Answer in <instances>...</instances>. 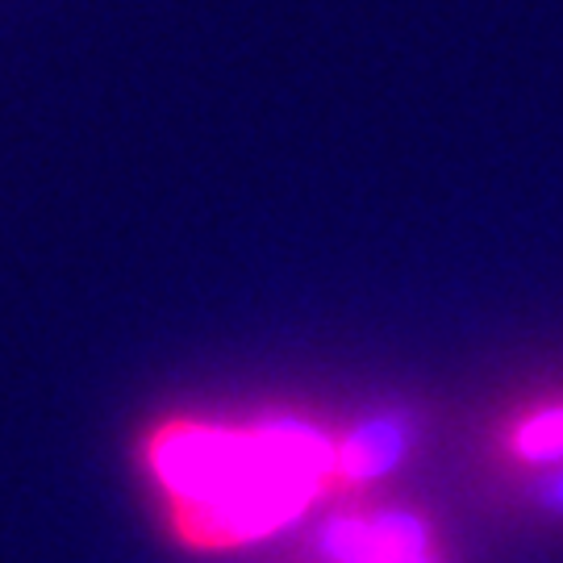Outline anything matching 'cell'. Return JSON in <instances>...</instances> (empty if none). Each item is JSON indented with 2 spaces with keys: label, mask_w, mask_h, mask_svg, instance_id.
Listing matches in <instances>:
<instances>
[{
  "label": "cell",
  "mask_w": 563,
  "mask_h": 563,
  "mask_svg": "<svg viewBox=\"0 0 563 563\" xmlns=\"http://www.w3.org/2000/svg\"><path fill=\"white\" fill-rule=\"evenodd\" d=\"M509 451L526 463H560L563 460V405L534 409L530 418L509 430Z\"/></svg>",
  "instance_id": "cell-4"
},
{
  "label": "cell",
  "mask_w": 563,
  "mask_h": 563,
  "mask_svg": "<svg viewBox=\"0 0 563 563\" xmlns=\"http://www.w3.org/2000/svg\"><path fill=\"white\" fill-rule=\"evenodd\" d=\"M313 547L322 563H443L430 526L405 509L330 518Z\"/></svg>",
  "instance_id": "cell-2"
},
{
  "label": "cell",
  "mask_w": 563,
  "mask_h": 563,
  "mask_svg": "<svg viewBox=\"0 0 563 563\" xmlns=\"http://www.w3.org/2000/svg\"><path fill=\"white\" fill-rule=\"evenodd\" d=\"M146 463L167 493L176 534L192 547L263 539L334 488V439L297 418L260 426L167 422L151 434Z\"/></svg>",
  "instance_id": "cell-1"
},
{
  "label": "cell",
  "mask_w": 563,
  "mask_h": 563,
  "mask_svg": "<svg viewBox=\"0 0 563 563\" xmlns=\"http://www.w3.org/2000/svg\"><path fill=\"white\" fill-rule=\"evenodd\" d=\"M413 443V418L405 413H380L367 422L351 426L342 439H334V488L372 484L376 476L393 472Z\"/></svg>",
  "instance_id": "cell-3"
}]
</instances>
